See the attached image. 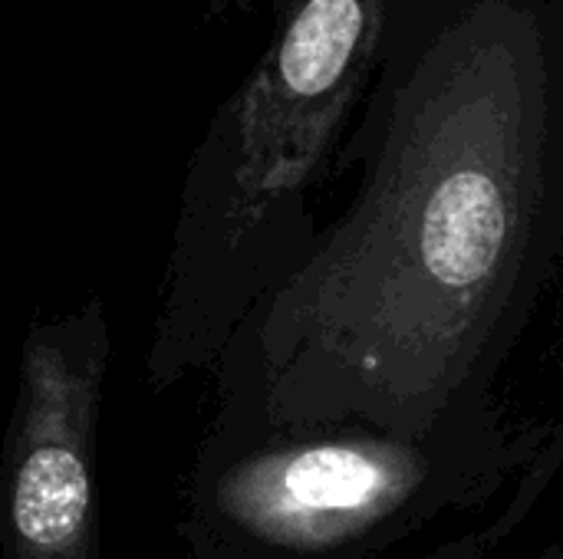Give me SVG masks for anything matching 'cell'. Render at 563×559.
<instances>
[{
	"instance_id": "cell-1",
	"label": "cell",
	"mask_w": 563,
	"mask_h": 559,
	"mask_svg": "<svg viewBox=\"0 0 563 559\" xmlns=\"http://www.w3.org/2000/svg\"><path fill=\"white\" fill-rule=\"evenodd\" d=\"M350 208L231 339L228 422L482 428L563 257V0H389Z\"/></svg>"
},
{
	"instance_id": "cell-2",
	"label": "cell",
	"mask_w": 563,
	"mask_h": 559,
	"mask_svg": "<svg viewBox=\"0 0 563 559\" xmlns=\"http://www.w3.org/2000/svg\"><path fill=\"white\" fill-rule=\"evenodd\" d=\"M534 435L498 422L402 438L360 425L274 428L221 418L201 448L181 534L195 559H363L495 494Z\"/></svg>"
},
{
	"instance_id": "cell-3",
	"label": "cell",
	"mask_w": 563,
	"mask_h": 559,
	"mask_svg": "<svg viewBox=\"0 0 563 559\" xmlns=\"http://www.w3.org/2000/svg\"><path fill=\"white\" fill-rule=\"evenodd\" d=\"M106 369L102 300L30 326L3 461V559H102L92 468Z\"/></svg>"
},
{
	"instance_id": "cell-4",
	"label": "cell",
	"mask_w": 563,
	"mask_h": 559,
	"mask_svg": "<svg viewBox=\"0 0 563 559\" xmlns=\"http://www.w3.org/2000/svg\"><path fill=\"white\" fill-rule=\"evenodd\" d=\"M538 559H563L561 547H558V544H551V547H548V550H544Z\"/></svg>"
}]
</instances>
